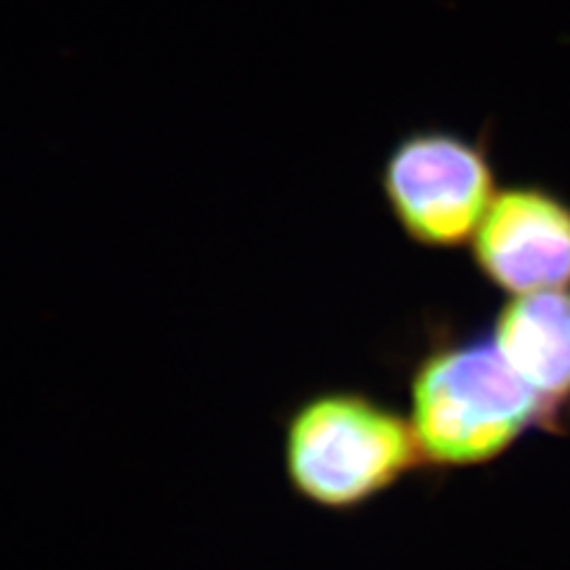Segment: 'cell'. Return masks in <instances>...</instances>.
I'll return each instance as SVG.
<instances>
[{"label":"cell","instance_id":"obj_1","mask_svg":"<svg viewBox=\"0 0 570 570\" xmlns=\"http://www.w3.org/2000/svg\"><path fill=\"white\" fill-rule=\"evenodd\" d=\"M551 428L542 400L494 343L433 350L412 381V431L423 461L478 466L502 456L532 425Z\"/></svg>","mask_w":570,"mask_h":570},{"label":"cell","instance_id":"obj_4","mask_svg":"<svg viewBox=\"0 0 570 570\" xmlns=\"http://www.w3.org/2000/svg\"><path fill=\"white\" fill-rule=\"evenodd\" d=\"M473 257L511 295L570 285V205L542 188L494 195L473 236Z\"/></svg>","mask_w":570,"mask_h":570},{"label":"cell","instance_id":"obj_5","mask_svg":"<svg viewBox=\"0 0 570 570\" xmlns=\"http://www.w3.org/2000/svg\"><path fill=\"white\" fill-rule=\"evenodd\" d=\"M492 343L542 400L551 423L561 421L570 404V293L515 295L499 312Z\"/></svg>","mask_w":570,"mask_h":570},{"label":"cell","instance_id":"obj_2","mask_svg":"<svg viewBox=\"0 0 570 570\" xmlns=\"http://www.w3.org/2000/svg\"><path fill=\"white\" fill-rule=\"evenodd\" d=\"M423 461L412 423L360 392H326L285 428V473L307 502L350 511L371 502Z\"/></svg>","mask_w":570,"mask_h":570},{"label":"cell","instance_id":"obj_3","mask_svg":"<svg viewBox=\"0 0 570 570\" xmlns=\"http://www.w3.org/2000/svg\"><path fill=\"white\" fill-rule=\"evenodd\" d=\"M383 190L404 234L425 247L473 238L497 195L488 155L444 131L406 136L387 157Z\"/></svg>","mask_w":570,"mask_h":570}]
</instances>
